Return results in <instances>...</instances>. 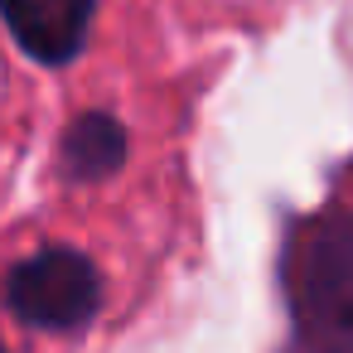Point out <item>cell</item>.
<instances>
[{
    "mask_svg": "<svg viewBox=\"0 0 353 353\" xmlns=\"http://www.w3.org/2000/svg\"><path fill=\"white\" fill-rule=\"evenodd\" d=\"M290 276L300 353H353V218H324Z\"/></svg>",
    "mask_w": 353,
    "mask_h": 353,
    "instance_id": "cell-1",
    "label": "cell"
},
{
    "mask_svg": "<svg viewBox=\"0 0 353 353\" xmlns=\"http://www.w3.org/2000/svg\"><path fill=\"white\" fill-rule=\"evenodd\" d=\"M97 300H102V281L92 261L73 247H44L6 276L10 314L34 329H54V334L78 329L97 314Z\"/></svg>",
    "mask_w": 353,
    "mask_h": 353,
    "instance_id": "cell-2",
    "label": "cell"
},
{
    "mask_svg": "<svg viewBox=\"0 0 353 353\" xmlns=\"http://www.w3.org/2000/svg\"><path fill=\"white\" fill-rule=\"evenodd\" d=\"M97 0H0V20L15 34V44L39 63L78 59L92 30Z\"/></svg>",
    "mask_w": 353,
    "mask_h": 353,
    "instance_id": "cell-3",
    "label": "cell"
},
{
    "mask_svg": "<svg viewBox=\"0 0 353 353\" xmlns=\"http://www.w3.org/2000/svg\"><path fill=\"white\" fill-rule=\"evenodd\" d=\"M121 131H117V121H107V117H88V121H78L73 126V136H68V165L78 170V174H102V170H112L117 160H121Z\"/></svg>",
    "mask_w": 353,
    "mask_h": 353,
    "instance_id": "cell-4",
    "label": "cell"
}]
</instances>
